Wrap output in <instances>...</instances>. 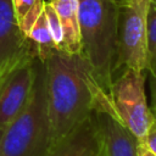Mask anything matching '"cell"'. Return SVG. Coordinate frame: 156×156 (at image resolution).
<instances>
[{
	"instance_id": "cell-1",
	"label": "cell",
	"mask_w": 156,
	"mask_h": 156,
	"mask_svg": "<svg viewBox=\"0 0 156 156\" xmlns=\"http://www.w3.org/2000/svg\"><path fill=\"white\" fill-rule=\"evenodd\" d=\"M41 62L45 71L46 113L52 149L90 116L100 101L111 96L100 88L80 54L71 55L55 50Z\"/></svg>"
},
{
	"instance_id": "cell-2",
	"label": "cell",
	"mask_w": 156,
	"mask_h": 156,
	"mask_svg": "<svg viewBox=\"0 0 156 156\" xmlns=\"http://www.w3.org/2000/svg\"><path fill=\"white\" fill-rule=\"evenodd\" d=\"M78 2L80 55L88 62L100 88L111 96V87L119 69V0H78Z\"/></svg>"
},
{
	"instance_id": "cell-3",
	"label": "cell",
	"mask_w": 156,
	"mask_h": 156,
	"mask_svg": "<svg viewBox=\"0 0 156 156\" xmlns=\"http://www.w3.org/2000/svg\"><path fill=\"white\" fill-rule=\"evenodd\" d=\"M51 135L46 113L45 71L38 58L30 99L24 110L4 130L0 156H49Z\"/></svg>"
},
{
	"instance_id": "cell-4",
	"label": "cell",
	"mask_w": 156,
	"mask_h": 156,
	"mask_svg": "<svg viewBox=\"0 0 156 156\" xmlns=\"http://www.w3.org/2000/svg\"><path fill=\"white\" fill-rule=\"evenodd\" d=\"M144 82V72L123 68L111 87V100L118 118L139 141L145 139L154 117L147 106Z\"/></svg>"
},
{
	"instance_id": "cell-5",
	"label": "cell",
	"mask_w": 156,
	"mask_h": 156,
	"mask_svg": "<svg viewBox=\"0 0 156 156\" xmlns=\"http://www.w3.org/2000/svg\"><path fill=\"white\" fill-rule=\"evenodd\" d=\"M150 0H119L118 49L119 69L145 72L147 65L146 17Z\"/></svg>"
},
{
	"instance_id": "cell-6",
	"label": "cell",
	"mask_w": 156,
	"mask_h": 156,
	"mask_svg": "<svg viewBox=\"0 0 156 156\" xmlns=\"http://www.w3.org/2000/svg\"><path fill=\"white\" fill-rule=\"evenodd\" d=\"M105 156H138L139 140L118 118L112 100H105L94 111Z\"/></svg>"
},
{
	"instance_id": "cell-7",
	"label": "cell",
	"mask_w": 156,
	"mask_h": 156,
	"mask_svg": "<svg viewBox=\"0 0 156 156\" xmlns=\"http://www.w3.org/2000/svg\"><path fill=\"white\" fill-rule=\"evenodd\" d=\"M101 150L100 132L93 112L57 143L49 156H99Z\"/></svg>"
},
{
	"instance_id": "cell-8",
	"label": "cell",
	"mask_w": 156,
	"mask_h": 156,
	"mask_svg": "<svg viewBox=\"0 0 156 156\" xmlns=\"http://www.w3.org/2000/svg\"><path fill=\"white\" fill-rule=\"evenodd\" d=\"M34 49V44L18 27L11 0H0V69Z\"/></svg>"
},
{
	"instance_id": "cell-9",
	"label": "cell",
	"mask_w": 156,
	"mask_h": 156,
	"mask_svg": "<svg viewBox=\"0 0 156 156\" xmlns=\"http://www.w3.org/2000/svg\"><path fill=\"white\" fill-rule=\"evenodd\" d=\"M56 11L62 32L65 52L71 55L80 54V29H79V2L78 0H49L48 1Z\"/></svg>"
},
{
	"instance_id": "cell-10",
	"label": "cell",
	"mask_w": 156,
	"mask_h": 156,
	"mask_svg": "<svg viewBox=\"0 0 156 156\" xmlns=\"http://www.w3.org/2000/svg\"><path fill=\"white\" fill-rule=\"evenodd\" d=\"M15 18L22 33L28 37L32 27L44 11V0H11Z\"/></svg>"
},
{
	"instance_id": "cell-11",
	"label": "cell",
	"mask_w": 156,
	"mask_h": 156,
	"mask_svg": "<svg viewBox=\"0 0 156 156\" xmlns=\"http://www.w3.org/2000/svg\"><path fill=\"white\" fill-rule=\"evenodd\" d=\"M28 38L34 44L37 57L40 61H43L49 54L56 50L50 30H49V26H48V21H46V16L44 11L41 12V15L35 21L34 26L32 27L28 34Z\"/></svg>"
},
{
	"instance_id": "cell-12",
	"label": "cell",
	"mask_w": 156,
	"mask_h": 156,
	"mask_svg": "<svg viewBox=\"0 0 156 156\" xmlns=\"http://www.w3.org/2000/svg\"><path fill=\"white\" fill-rule=\"evenodd\" d=\"M44 13L46 16V21H48V26H49V30L55 45V49L60 52H65V44H63V32H62V27H61V22L60 18L56 13V11L54 10V7L49 4L45 2L44 6Z\"/></svg>"
},
{
	"instance_id": "cell-13",
	"label": "cell",
	"mask_w": 156,
	"mask_h": 156,
	"mask_svg": "<svg viewBox=\"0 0 156 156\" xmlns=\"http://www.w3.org/2000/svg\"><path fill=\"white\" fill-rule=\"evenodd\" d=\"M146 44L147 62L156 58V5L150 1L146 17Z\"/></svg>"
},
{
	"instance_id": "cell-14",
	"label": "cell",
	"mask_w": 156,
	"mask_h": 156,
	"mask_svg": "<svg viewBox=\"0 0 156 156\" xmlns=\"http://www.w3.org/2000/svg\"><path fill=\"white\" fill-rule=\"evenodd\" d=\"M143 143H145V145L154 154H156V115H154V117H152V121L150 123V127L147 129V133H146Z\"/></svg>"
},
{
	"instance_id": "cell-15",
	"label": "cell",
	"mask_w": 156,
	"mask_h": 156,
	"mask_svg": "<svg viewBox=\"0 0 156 156\" xmlns=\"http://www.w3.org/2000/svg\"><path fill=\"white\" fill-rule=\"evenodd\" d=\"M150 74V79H151V91H152V96L154 99L156 98V58L151 60L147 62L146 65V69Z\"/></svg>"
},
{
	"instance_id": "cell-16",
	"label": "cell",
	"mask_w": 156,
	"mask_h": 156,
	"mask_svg": "<svg viewBox=\"0 0 156 156\" xmlns=\"http://www.w3.org/2000/svg\"><path fill=\"white\" fill-rule=\"evenodd\" d=\"M138 156H156V154H154L143 141L138 143Z\"/></svg>"
},
{
	"instance_id": "cell-17",
	"label": "cell",
	"mask_w": 156,
	"mask_h": 156,
	"mask_svg": "<svg viewBox=\"0 0 156 156\" xmlns=\"http://www.w3.org/2000/svg\"><path fill=\"white\" fill-rule=\"evenodd\" d=\"M151 112H152L154 115H156V98L154 99V106H152V110H151Z\"/></svg>"
},
{
	"instance_id": "cell-18",
	"label": "cell",
	"mask_w": 156,
	"mask_h": 156,
	"mask_svg": "<svg viewBox=\"0 0 156 156\" xmlns=\"http://www.w3.org/2000/svg\"><path fill=\"white\" fill-rule=\"evenodd\" d=\"M99 156H105V152H104V149H102V150H101V152H100V154H99Z\"/></svg>"
},
{
	"instance_id": "cell-19",
	"label": "cell",
	"mask_w": 156,
	"mask_h": 156,
	"mask_svg": "<svg viewBox=\"0 0 156 156\" xmlns=\"http://www.w3.org/2000/svg\"><path fill=\"white\" fill-rule=\"evenodd\" d=\"M150 1H151V2L154 4V5H156V0H150Z\"/></svg>"
},
{
	"instance_id": "cell-20",
	"label": "cell",
	"mask_w": 156,
	"mask_h": 156,
	"mask_svg": "<svg viewBox=\"0 0 156 156\" xmlns=\"http://www.w3.org/2000/svg\"><path fill=\"white\" fill-rule=\"evenodd\" d=\"M2 133H4V132H2V130H0V140H1V136H2Z\"/></svg>"
}]
</instances>
